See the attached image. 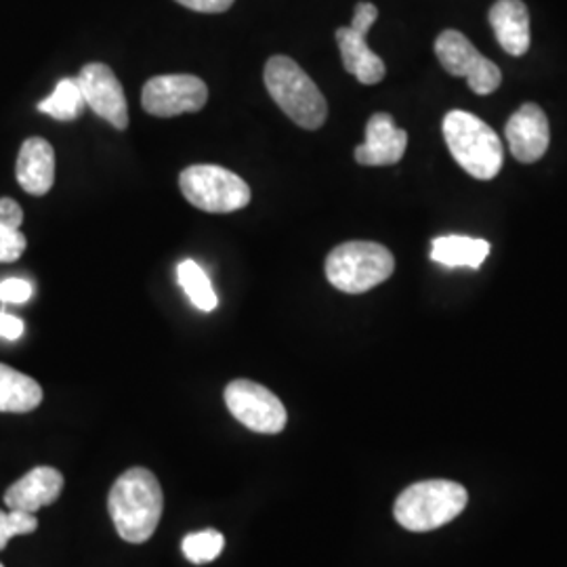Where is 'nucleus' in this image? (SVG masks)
<instances>
[{
  "mask_svg": "<svg viewBox=\"0 0 567 567\" xmlns=\"http://www.w3.org/2000/svg\"><path fill=\"white\" fill-rule=\"evenodd\" d=\"M107 508L122 540L131 545L147 543L163 517L161 482L143 466L128 468L110 489Z\"/></svg>",
  "mask_w": 567,
  "mask_h": 567,
  "instance_id": "obj_1",
  "label": "nucleus"
},
{
  "mask_svg": "<svg viewBox=\"0 0 567 567\" xmlns=\"http://www.w3.org/2000/svg\"><path fill=\"white\" fill-rule=\"evenodd\" d=\"M265 86L284 114L307 131H318L328 118V103L303 68L286 55L265 63Z\"/></svg>",
  "mask_w": 567,
  "mask_h": 567,
  "instance_id": "obj_2",
  "label": "nucleus"
},
{
  "mask_svg": "<svg viewBox=\"0 0 567 567\" xmlns=\"http://www.w3.org/2000/svg\"><path fill=\"white\" fill-rule=\"evenodd\" d=\"M444 137L450 154L471 177L489 182L501 173L505 164V150L501 137L475 114L463 110L447 112L444 118Z\"/></svg>",
  "mask_w": 567,
  "mask_h": 567,
  "instance_id": "obj_3",
  "label": "nucleus"
},
{
  "mask_svg": "<svg viewBox=\"0 0 567 567\" xmlns=\"http://www.w3.org/2000/svg\"><path fill=\"white\" fill-rule=\"evenodd\" d=\"M468 503L465 487L447 480H429L405 487L398 496L393 515L410 532H431L456 519Z\"/></svg>",
  "mask_w": 567,
  "mask_h": 567,
  "instance_id": "obj_4",
  "label": "nucleus"
},
{
  "mask_svg": "<svg viewBox=\"0 0 567 567\" xmlns=\"http://www.w3.org/2000/svg\"><path fill=\"white\" fill-rule=\"evenodd\" d=\"M395 269L391 250L377 243L339 244L326 259V278L337 290L362 295L386 282Z\"/></svg>",
  "mask_w": 567,
  "mask_h": 567,
  "instance_id": "obj_5",
  "label": "nucleus"
},
{
  "mask_svg": "<svg viewBox=\"0 0 567 567\" xmlns=\"http://www.w3.org/2000/svg\"><path fill=\"white\" fill-rule=\"evenodd\" d=\"M185 200L204 213H236L250 203V187L236 173L217 164H194L179 177Z\"/></svg>",
  "mask_w": 567,
  "mask_h": 567,
  "instance_id": "obj_6",
  "label": "nucleus"
},
{
  "mask_svg": "<svg viewBox=\"0 0 567 567\" xmlns=\"http://www.w3.org/2000/svg\"><path fill=\"white\" fill-rule=\"evenodd\" d=\"M435 53L447 74L466 79L471 91L477 95L494 93L503 82L501 68L484 58L458 30H444L435 41Z\"/></svg>",
  "mask_w": 567,
  "mask_h": 567,
  "instance_id": "obj_7",
  "label": "nucleus"
},
{
  "mask_svg": "<svg viewBox=\"0 0 567 567\" xmlns=\"http://www.w3.org/2000/svg\"><path fill=\"white\" fill-rule=\"evenodd\" d=\"M225 404L229 412L255 433L276 435L282 433L288 414L278 395L267 386L238 379L225 386Z\"/></svg>",
  "mask_w": 567,
  "mask_h": 567,
  "instance_id": "obj_8",
  "label": "nucleus"
},
{
  "mask_svg": "<svg viewBox=\"0 0 567 567\" xmlns=\"http://www.w3.org/2000/svg\"><path fill=\"white\" fill-rule=\"evenodd\" d=\"M208 102V86L192 74H163L145 82L143 110L158 118L200 112Z\"/></svg>",
  "mask_w": 567,
  "mask_h": 567,
  "instance_id": "obj_9",
  "label": "nucleus"
},
{
  "mask_svg": "<svg viewBox=\"0 0 567 567\" xmlns=\"http://www.w3.org/2000/svg\"><path fill=\"white\" fill-rule=\"evenodd\" d=\"M379 18V9L372 2H358L351 25L337 30L344 70L362 84H379L385 79L383 60L368 47V32Z\"/></svg>",
  "mask_w": 567,
  "mask_h": 567,
  "instance_id": "obj_10",
  "label": "nucleus"
},
{
  "mask_svg": "<svg viewBox=\"0 0 567 567\" xmlns=\"http://www.w3.org/2000/svg\"><path fill=\"white\" fill-rule=\"evenodd\" d=\"M86 107H91L100 118L110 122L118 131L128 126V105L121 81L114 70L105 63H86L76 76Z\"/></svg>",
  "mask_w": 567,
  "mask_h": 567,
  "instance_id": "obj_11",
  "label": "nucleus"
},
{
  "mask_svg": "<svg viewBox=\"0 0 567 567\" xmlns=\"http://www.w3.org/2000/svg\"><path fill=\"white\" fill-rule=\"evenodd\" d=\"M505 133H507L511 154L519 163H536L547 154L550 131H548L547 114L543 112L540 105L536 103L522 105L508 118Z\"/></svg>",
  "mask_w": 567,
  "mask_h": 567,
  "instance_id": "obj_12",
  "label": "nucleus"
},
{
  "mask_svg": "<svg viewBox=\"0 0 567 567\" xmlns=\"http://www.w3.org/2000/svg\"><path fill=\"white\" fill-rule=\"evenodd\" d=\"M408 133L391 114L379 112L365 124V143L355 147V161L362 166H391L404 158Z\"/></svg>",
  "mask_w": 567,
  "mask_h": 567,
  "instance_id": "obj_13",
  "label": "nucleus"
},
{
  "mask_svg": "<svg viewBox=\"0 0 567 567\" xmlns=\"http://www.w3.org/2000/svg\"><path fill=\"white\" fill-rule=\"evenodd\" d=\"M63 492V475L53 466H37L4 492L9 511L37 513L53 505Z\"/></svg>",
  "mask_w": 567,
  "mask_h": 567,
  "instance_id": "obj_14",
  "label": "nucleus"
},
{
  "mask_svg": "<svg viewBox=\"0 0 567 567\" xmlns=\"http://www.w3.org/2000/svg\"><path fill=\"white\" fill-rule=\"evenodd\" d=\"M489 23L508 55H526L529 51V13L524 0H496L489 9Z\"/></svg>",
  "mask_w": 567,
  "mask_h": 567,
  "instance_id": "obj_15",
  "label": "nucleus"
},
{
  "mask_svg": "<svg viewBox=\"0 0 567 567\" xmlns=\"http://www.w3.org/2000/svg\"><path fill=\"white\" fill-rule=\"evenodd\" d=\"M18 182L32 196H44L55 183V152L41 137L23 142L18 156Z\"/></svg>",
  "mask_w": 567,
  "mask_h": 567,
  "instance_id": "obj_16",
  "label": "nucleus"
},
{
  "mask_svg": "<svg viewBox=\"0 0 567 567\" xmlns=\"http://www.w3.org/2000/svg\"><path fill=\"white\" fill-rule=\"evenodd\" d=\"M42 402V386L11 365L0 364V412L23 414Z\"/></svg>",
  "mask_w": 567,
  "mask_h": 567,
  "instance_id": "obj_17",
  "label": "nucleus"
},
{
  "mask_svg": "<svg viewBox=\"0 0 567 567\" xmlns=\"http://www.w3.org/2000/svg\"><path fill=\"white\" fill-rule=\"evenodd\" d=\"M489 255V243L468 236H442L431 243V259L444 267L480 269Z\"/></svg>",
  "mask_w": 567,
  "mask_h": 567,
  "instance_id": "obj_18",
  "label": "nucleus"
},
{
  "mask_svg": "<svg viewBox=\"0 0 567 567\" xmlns=\"http://www.w3.org/2000/svg\"><path fill=\"white\" fill-rule=\"evenodd\" d=\"M42 114L61 122H72L81 118L86 110V102L82 97L81 86L76 79H63L58 82L55 91L39 103Z\"/></svg>",
  "mask_w": 567,
  "mask_h": 567,
  "instance_id": "obj_19",
  "label": "nucleus"
},
{
  "mask_svg": "<svg viewBox=\"0 0 567 567\" xmlns=\"http://www.w3.org/2000/svg\"><path fill=\"white\" fill-rule=\"evenodd\" d=\"M177 280L185 290L187 299L196 305L200 311H213L219 303V299L215 295V288L208 280L206 271L196 261H192V259L182 261L177 267Z\"/></svg>",
  "mask_w": 567,
  "mask_h": 567,
  "instance_id": "obj_20",
  "label": "nucleus"
},
{
  "mask_svg": "<svg viewBox=\"0 0 567 567\" xmlns=\"http://www.w3.org/2000/svg\"><path fill=\"white\" fill-rule=\"evenodd\" d=\"M225 547V538L217 529H203L196 534H187L183 538L182 550L185 559L194 566H204L215 561Z\"/></svg>",
  "mask_w": 567,
  "mask_h": 567,
  "instance_id": "obj_21",
  "label": "nucleus"
},
{
  "mask_svg": "<svg viewBox=\"0 0 567 567\" xmlns=\"http://www.w3.org/2000/svg\"><path fill=\"white\" fill-rule=\"evenodd\" d=\"M39 527V519L34 513H23V511H0V550L9 545L11 538L16 536H25L32 534Z\"/></svg>",
  "mask_w": 567,
  "mask_h": 567,
  "instance_id": "obj_22",
  "label": "nucleus"
},
{
  "mask_svg": "<svg viewBox=\"0 0 567 567\" xmlns=\"http://www.w3.org/2000/svg\"><path fill=\"white\" fill-rule=\"evenodd\" d=\"M28 240L20 229L0 225V264H13L25 252Z\"/></svg>",
  "mask_w": 567,
  "mask_h": 567,
  "instance_id": "obj_23",
  "label": "nucleus"
},
{
  "mask_svg": "<svg viewBox=\"0 0 567 567\" xmlns=\"http://www.w3.org/2000/svg\"><path fill=\"white\" fill-rule=\"evenodd\" d=\"M32 299V284L21 278H9L0 282V301L2 303L21 305Z\"/></svg>",
  "mask_w": 567,
  "mask_h": 567,
  "instance_id": "obj_24",
  "label": "nucleus"
},
{
  "mask_svg": "<svg viewBox=\"0 0 567 567\" xmlns=\"http://www.w3.org/2000/svg\"><path fill=\"white\" fill-rule=\"evenodd\" d=\"M23 224V210L20 204L11 198H0V225L20 229Z\"/></svg>",
  "mask_w": 567,
  "mask_h": 567,
  "instance_id": "obj_25",
  "label": "nucleus"
},
{
  "mask_svg": "<svg viewBox=\"0 0 567 567\" xmlns=\"http://www.w3.org/2000/svg\"><path fill=\"white\" fill-rule=\"evenodd\" d=\"M177 2L196 13H225L234 4V0H177Z\"/></svg>",
  "mask_w": 567,
  "mask_h": 567,
  "instance_id": "obj_26",
  "label": "nucleus"
},
{
  "mask_svg": "<svg viewBox=\"0 0 567 567\" xmlns=\"http://www.w3.org/2000/svg\"><path fill=\"white\" fill-rule=\"evenodd\" d=\"M23 328H25V326H23L20 318L0 311V339L18 341L21 334H23Z\"/></svg>",
  "mask_w": 567,
  "mask_h": 567,
  "instance_id": "obj_27",
  "label": "nucleus"
},
{
  "mask_svg": "<svg viewBox=\"0 0 567 567\" xmlns=\"http://www.w3.org/2000/svg\"><path fill=\"white\" fill-rule=\"evenodd\" d=\"M0 567H2V564H0Z\"/></svg>",
  "mask_w": 567,
  "mask_h": 567,
  "instance_id": "obj_28",
  "label": "nucleus"
}]
</instances>
